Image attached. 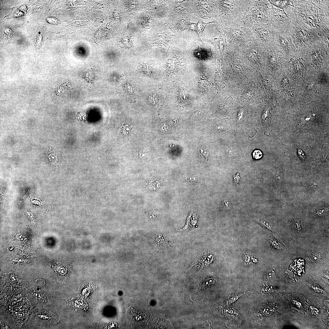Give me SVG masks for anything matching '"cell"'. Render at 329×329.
<instances>
[{
	"label": "cell",
	"mask_w": 329,
	"mask_h": 329,
	"mask_svg": "<svg viewBox=\"0 0 329 329\" xmlns=\"http://www.w3.org/2000/svg\"><path fill=\"white\" fill-rule=\"evenodd\" d=\"M295 20L318 34L329 26V9L322 8L312 0L290 1Z\"/></svg>",
	"instance_id": "1"
},
{
	"label": "cell",
	"mask_w": 329,
	"mask_h": 329,
	"mask_svg": "<svg viewBox=\"0 0 329 329\" xmlns=\"http://www.w3.org/2000/svg\"><path fill=\"white\" fill-rule=\"evenodd\" d=\"M290 36L296 51L302 52L319 40L318 34L293 20L285 31Z\"/></svg>",
	"instance_id": "2"
},
{
	"label": "cell",
	"mask_w": 329,
	"mask_h": 329,
	"mask_svg": "<svg viewBox=\"0 0 329 329\" xmlns=\"http://www.w3.org/2000/svg\"><path fill=\"white\" fill-rule=\"evenodd\" d=\"M271 25L276 31H286L291 22L294 19L290 5L283 9L272 6L269 10Z\"/></svg>",
	"instance_id": "3"
},
{
	"label": "cell",
	"mask_w": 329,
	"mask_h": 329,
	"mask_svg": "<svg viewBox=\"0 0 329 329\" xmlns=\"http://www.w3.org/2000/svg\"><path fill=\"white\" fill-rule=\"evenodd\" d=\"M272 46L285 56L296 51L291 38L285 31H276Z\"/></svg>",
	"instance_id": "4"
},
{
	"label": "cell",
	"mask_w": 329,
	"mask_h": 329,
	"mask_svg": "<svg viewBox=\"0 0 329 329\" xmlns=\"http://www.w3.org/2000/svg\"><path fill=\"white\" fill-rule=\"evenodd\" d=\"M214 23L215 22L212 21L208 23H205L203 22V19H200L197 23L189 22L187 26L189 29L195 31L197 33L199 36V41L203 43L201 39L202 33L206 25Z\"/></svg>",
	"instance_id": "5"
},
{
	"label": "cell",
	"mask_w": 329,
	"mask_h": 329,
	"mask_svg": "<svg viewBox=\"0 0 329 329\" xmlns=\"http://www.w3.org/2000/svg\"><path fill=\"white\" fill-rule=\"evenodd\" d=\"M129 314L131 320L136 322L143 321L148 317V314L146 312L137 309H131Z\"/></svg>",
	"instance_id": "6"
},
{
	"label": "cell",
	"mask_w": 329,
	"mask_h": 329,
	"mask_svg": "<svg viewBox=\"0 0 329 329\" xmlns=\"http://www.w3.org/2000/svg\"><path fill=\"white\" fill-rule=\"evenodd\" d=\"M329 26L325 27L318 34L319 40L328 52L329 50Z\"/></svg>",
	"instance_id": "7"
},
{
	"label": "cell",
	"mask_w": 329,
	"mask_h": 329,
	"mask_svg": "<svg viewBox=\"0 0 329 329\" xmlns=\"http://www.w3.org/2000/svg\"><path fill=\"white\" fill-rule=\"evenodd\" d=\"M225 42V37L220 33L219 37L215 38L212 43L216 52L220 53L222 52L224 48Z\"/></svg>",
	"instance_id": "8"
},
{
	"label": "cell",
	"mask_w": 329,
	"mask_h": 329,
	"mask_svg": "<svg viewBox=\"0 0 329 329\" xmlns=\"http://www.w3.org/2000/svg\"><path fill=\"white\" fill-rule=\"evenodd\" d=\"M321 253L317 252H311L306 256V260L310 264H314L319 262L322 258Z\"/></svg>",
	"instance_id": "9"
},
{
	"label": "cell",
	"mask_w": 329,
	"mask_h": 329,
	"mask_svg": "<svg viewBox=\"0 0 329 329\" xmlns=\"http://www.w3.org/2000/svg\"><path fill=\"white\" fill-rule=\"evenodd\" d=\"M43 33V31H41L37 32L34 40L35 48H41L43 45L44 41V37H45L44 36V34Z\"/></svg>",
	"instance_id": "10"
},
{
	"label": "cell",
	"mask_w": 329,
	"mask_h": 329,
	"mask_svg": "<svg viewBox=\"0 0 329 329\" xmlns=\"http://www.w3.org/2000/svg\"><path fill=\"white\" fill-rule=\"evenodd\" d=\"M293 231L297 235H299L301 232V225L300 221L298 219H295L293 222Z\"/></svg>",
	"instance_id": "11"
},
{
	"label": "cell",
	"mask_w": 329,
	"mask_h": 329,
	"mask_svg": "<svg viewBox=\"0 0 329 329\" xmlns=\"http://www.w3.org/2000/svg\"><path fill=\"white\" fill-rule=\"evenodd\" d=\"M229 34L234 38H239L241 35V31L239 30L235 29H229L228 30Z\"/></svg>",
	"instance_id": "12"
},
{
	"label": "cell",
	"mask_w": 329,
	"mask_h": 329,
	"mask_svg": "<svg viewBox=\"0 0 329 329\" xmlns=\"http://www.w3.org/2000/svg\"><path fill=\"white\" fill-rule=\"evenodd\" d=\"M3 34L7 39L10 38L12 36V31L9 28L6 27L3 30Z\"/></svg>",
	"instance_id": "13"
},
{
	"label": "cell",
	"mask_w": 329,
	"mask_h": 329,
	"mask_svg": "<svg viewBox=\"0 0 329 329\" xmlns=\"http://www.w3.org/2000/svg\"><path fill=\"white\" fill-rule=\"evenodd\" d=\"M253 157L256 159H258L262 156V152L259 150H256L253 153Z\"/></svg>",
	"instance_id": "14"
},
{
	"label": "cell",
	"mask_w": 329,
	"mask_h": 329,
	"mask_svg": "<svg viewBox=\"0 0 329 329\" xmlns=\"http://www.w3.org/2000/svg\"><path fill=\"white\" fill-rule=\"evenodd\" d=\"M252 92L249 90H246L242 94V98L245 99H247L250 97Z\"/></svg>",
	"instance_id": "15"
},
{
	"label": "cell",
	"mask_w": 329,
	"mask_h": 329,
	"mask_svg": "<svg viewBox=\"0 0 329 329\" xmlns=\"http://www.w3.org/2000/svg\"><path fill=\"white\" fill-rule=\"evenodd\" d=\"M234 69L237 72H240L243 70V68L242 66L239 64H235L233 65Z\"/></svg>",
	"instance_id": "16"
},
{
	"label": "cell",
	"mask_w": 329,
	"mask_h": 329,
	"mask_svg": "<svg viewBox=\"0 0 329 329\" xmlns=\"http://www.w3.org/2000/svg\"><path fill=\"white\" fill-rule=\"evenodd\" d=\"M257 222L259 224L261 225H263L265 227L267 228L269 230H271L272 231H273V229H272L271 227L269 225H268V224L267 223H266V222H265V221L262 220H258Z\"/></svg>",
	"instance_id": "17"
},
{
	"label": "cell",
	"mask_w": 329,
	"mask_h": 329,
	"mask_svg": "<svg viewBox=\"0 0 329 329\" xmlns=\"http://www.w3.org/2000/svg\"><path fill=\"white\" fill-rule=\"evenodd\" d=\"M223 206L224 208L226 209H230L231 207L230 203L228 201L225 200L223 202Z\"/></svg>",
	"instance_id": "18"
},
{
	"label": "cell",
	"mask_w": 329,
	"mask_h": 329,
	"mask_svg": "<svg viewBox=\"0 0 329 329\" xmlns=\"http://www.w3.org/2000/svg\"><path fill=\"white\" fill-rule=\"evenodd\" d=\"M46 20L48 23H56L55 19L53 17H48L46 19Z\"/></svg>",
	"instance_id": "19"
}]
</instances>
